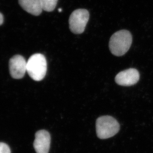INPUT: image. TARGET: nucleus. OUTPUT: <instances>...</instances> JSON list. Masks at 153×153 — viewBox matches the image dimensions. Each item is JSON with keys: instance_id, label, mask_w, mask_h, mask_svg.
<instances>
[{"instance_id": "nucleus-1", "label": "nucleus", "mask_w": 153, "mask_h": 153, "mask_svg": "<svg viewBox=\"0 0 153 153\" xmlns=\"http://www.w3.org/2000/svg\"><path fill=\"white\" fill-rule=\"evenodd\" d=\"M132 42L131 33L126 30H121L114 33L111 37L109 49L115 56H123L129 50Z\"/></svg>"}, {"instance_id": "nucleus-2", "label": "nucleus", "mask_w": 153, "mask_h": 153, "mask_svg": "<svg viewBox=\"0 0 153 153\" xmlns=\"http://www.w3.org/2000/svg\"><path fill=\"white\" fill-rule=\"evenodd\" d=\"M120 130L117 121L112 116H100L96 121V132L98 138L106 139L113 137Z\"/></svg>"}, {"instance_id": "nucleus-3", "label": "nucleus", "mask_w": 153, "mask_h": 153, "mask_svg": "<svg viewBox=\"0 0 153 153\" xmlns=\"http://www.w3.org/2000/svg\"><path fill=\"white\" fill-rule=\"evenodd\" d=\"M46 71L47 62L43 55H33L27 61V72L34 81H41L45 76Z\"/></svg>"}, {"instance_id": "nucleus-4", "label": "nucleus", "mask_w": 153, "mask_h": 153, "mask_svg": "<svg viewBox=\"0 0 153 153\" xmlns=\"http://www.w3.org/2000/svg\"><path fill=\"white\" fill-rule=\"evenodd\" d=\"M90 18L88 10L85 9H77L71 13L69 19V28L75 34H81L85 30Z\"/></svg>"}, {"instance_id": "nucleus-5", "label": "nucleus", "mask_w": 153, "mask_h": 153, "mask_svg": "<svg viewBox=\"0 0 153 153\" xmlns=\"http://www.w3.org/2000/svg\"><path fill=\"white\" fill-rule=\"evenodd\" d=\"M27 62L21 55H15L9 62V69L10 75L15 79L24 77L27 72Z\"/></svg>"}, {"instance_id": "nucleus-6", "label": "nucleus", "mask_w": 153, "mask_h": 153, "mask_svg": "<svg viewBox=\"0 0 153 153\" xmlns=\"http://www.w3.org/2000/svg\"><path fill=\"white\" fill-rule=\"evenodd\" d=\"M140 79L137 70L130 68L119 72L115 78V82L122 86H131L136 84Z\"/></svg>"}, {"instance_id": "nucleus-7", "label": "nucleus", "mask_w": 153, "mask_h": 153, "mask_svg": "<svg viewBox=\"0 0 153 153\" xmlns=\"http://www.w3.org/2000/svg\"><path fill=\"white\" fill-rule=\"evenodd\" d=\"M51 136L48 131L41 130L35 135L33 147L36 153H48L50 149Z\"/></svg>"}, {"instance_id": "nucleus-8", "label": "nucleus", "mask_w": 153, "mask_h": 153, "mask_svg": "<svg viewBox=\"0 0 153 153\" xmlns=\"http://www.w3.org/2000/svg\"><path fill=\"white\" fill-rule=\"evenodd\" d=\"M19 2L24 10L31 15L38 16L42 13L41 0H19Z\"/></svg>"}, {"instance_id": "nucleus-9", "label": "nucleus", "mask_w": 153, "mask_h": 153, "mask_svg": "<svg viewBox=\"0 0 153 153\" xmlns=\"http://www.w3.org/2000/svg\"><path fill=\"white\" fill-rule=\"evenodd\" d=\"M41 2L43 10L51 12L55 9L58 0H41Z\"/></svg>"}, {"instance_id": "nucleus-10", "label": "nucleus", "mask_w": 153, "mask_h": 153, "mask_svg": "<svg viewBox=\"0 0 153 153\" xmlns=\"http://www.w3.org/2000/svg\"><path fill=\"white\" fill-rule=\"evenodd\" d=\"M0 153H11L10 148L6 143L0 142Z\"/></svg>"}, {"instance_id": "nucleus-11", "label": "nucleus", "mask_w": 153, "mask_h": 153, "mask_svg": "<svg viewBox=\"0 0 153 153\" xmlns=\"http://www.w3.org/2000/svg\"><path fill=\"white\" fill-rule=\"evenodd\" d=\"M4 22V17L2 14L0 13V25H1Z\"/></svg>"}, {"instance_id": "nucleus-12", "label": "nucleus", "mask_w": 153, "mask_h": 153, "mask_svg": "<svg viewBox=\"0 0 153 153\" xmlns=\"http://www.w3.org/2000/svg\"><path fill=\"white\" fill-rule=\"evenodd\" d=\"M59 11L60 12H61V11H62V10H61V9H59Z\"/></svg>"}]
</instances>
